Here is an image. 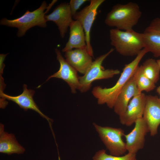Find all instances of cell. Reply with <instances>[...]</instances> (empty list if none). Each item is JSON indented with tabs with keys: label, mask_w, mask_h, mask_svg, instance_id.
Wrapping results in <instances>:
<instances>
[{
	"label": "cell",
	"mask_w": 160,
	"mask_h": 160,
	"mask_svg": "<svg viewBox=\"0 0 160 160\" xmlns=\"http://www.w3.org/2000/svg\"><path fill=\"white\" fill-rule=\"evenodd\" d=\"M147 53L145 49H143L132 61L126 64L119 79L113 87L103 88L97 86L93 88L92 93L97 99L98 104H106L109 108H113L119 93L127 82L133 76L140 62Z\"/></svg>",
	"instance_id": "6da1fadb"
},
{
	"label": "cell",
	"mask_w": 160,
	"mask_h": 160,
	"mask_svg": "<svg viewBox=\"0 0 160 160\" xmlns=\"http://www.w3.org/2000/svg\"><path fill=\"white\" fill-rule=\"evenodd\" d=\"M142 15L138 4L130 2L117 4L106 15L104 22L111 27L124 31L131 30L137 23Z\"/></svg>",
	"instance_id": "7a4b0ae2"
},
{
	"label": "cell",
	"mask_w": 160,
	"mask_h": 160,
	"mask_svg": "<svg viewBox=\"0 0 160 160\" xmlns=\"http://www.w3.org/2000/svg\"><path fill=\"white\" fill-rule=\"evenodd\" d=\"M109 35L111 44L123 56H137L144 49L143 33L133 30L124 31L115 28L110 30Z\"/></svg>",
	"instance_id": "3957f363"
},
{
	"label": "cell",
	"mask_w": 160,
	"mask_h": 160,
	"mask_svg": "<svg viewBox=\"0 0 160 160\" xmlns=\"http://www.w3.org/2000/svg\"><path fill=\"white\" fill-rule=\"evenodd\" d=\"M48 7L46 2L44 1L38 9L32 12L27 10L19 17L12 20H8L6 18H2L0 20V24L17 28V36L22 37L28 30L35 26L42 28L47 27V21L45 18L46 12L44 11Z\"/></svg>",
	"instance_id": "277c9868"
},
{
	"label": "cell",
	"mask_w": 160,
	"mask_h": 160,
	"mask_svg": "<svg viewBox=\"0 0 160 160\" xmlns=\"http://www.w3.org/2000/svg\"><path fill=\"white\" fill-rule=\"evenodd\" d=\"M114 50L111 49L107 52L97 57L93 61L84 75L79 76L80 87L79 90L82 93L89 90L92 83L96 80L108 79L120 73L118 69H105L102 66L105 59Z\"/></svg>",
	"instance_id": "5b68a950"
},
{
	"label": "cell",
	"mask_w": 160,
	"mask_h": 160,
	"mask_svg": "<svg viewBox=\"0 0 160 160\" xmlns=\"http://www.w3.org/2000/svg\"><path fill=\"white\" fill-rule=\"evenodd\" d=\"M93 124L101 140L111 155L120 156L127 151L126 143L122 139L124 132L120 128L102 126L95 123Z\"/></svg>",
	"instance_id": "8992f818"
},
{
	"label": "cell",
	"mask_w": 160,
	"mask_h": 160,
	"mask_svg": "<svg viewBox=\"0 0 160 160\" xmlns=\"http://www.w3.org/2000/svg\"><path fill=\"white\" fill-rule=\"evenodd\" d=\"M104 0H91L90 4L80 11L77 12L73 16L75 20L78 21L84 31L86 43V48L90 55L94 58L93 52L90 43V31L92 24L97 13L100 6Z\"/></svg>",
	"instance_id": "52a82bcc"
},
{
	"label": "cell",
	"mask_w": 160,
	"mask_h": 160,
	"mask_svg": "<svg viewBox=\"0 0 160 160\" xmlns=\"http://www.w3.org/2000/svg\"><path fill=\"white\" fill-rule=\"evenodd\" d=\"M135 123L133 129L129 133L124 135V136L128 152L136 154L139 150L143 148L145 137L149 131L143 116L139 118Z\"/></svg>",
	"instance_id": "ba28073f"
},
{
	"label": "cell",
	"mask_w": 160,
	"mask_h": 160,
	"mask_svg": "<svg viewBox=\"0 0 160 160\" xmlns=\"http://www.w3.org/2000/svg\"><path fill=\"white\" fill-rule=\"evenodd\" d=\"M57 59L60 63L59 70L49 76L46 81L52 78L61 79L65 81L70 87L71 92L75 94L76 90L80 87L79 77L77 71L69 64L62 56L60 51L57 48L55 49Z\"/></svg>",
	"instance_id": "9c48e42d"
},
{
	"label": "cell",
	"mask_w": 160,
	"mask_h": 160,
	"mask_svg": "<svg viewBox=\"0 0 160 160\" xmlns=\"http://www.w3.org/2000/svg\"><path fill=\"white\" fill-rule=\"evenodd\" d=\"M143 117L148 127L151 135H156L160 124V97L156 95H146Z\"/></svg>",
	"instance_id": "30bf717a"
},
{
	"label": "cell",
	"mask_w": 160,
	"mask_h": 160,
	"mask_svg": "<svg viewBox=\"0 0 160 160\" xmlns=\"http://www.w3.org/2000/svg\"><path fill=\"white\" fill-rule=\"evenodd\" d=\"M69 3L65 2L57 6L49 14L45 15L46 21H52L57 25L60 35L63 38L73 20Z\"/></svg>",
	"instance_id": "8fae6325"
},
{
	"label": "cell",
	"mask_w": 160,
	"mask_h": 160,
	"mask_svg": "<svg viewBox=\"0 0 160 160\" xmlns=\"http://www.w3.org/2000/svg\"><path fill=\"white\" fill-rule=\"evenodd\" d=\"M146 95L141 93L130 100L125 112L119 116L120 123L131 126L139 117L143 116L145 103Z\"/></svg>",
	"instance_id": "7c38bea8"
},
{
	"label": "cell",
	"mask_w": 160,
	"mask_h": 160,
	"mask_svg": "<svg viewBox=\"0 0 160 160\" xmlns=\"http://www.w3.org/2000/svg\"><path fill=\"white\" fill-rule=\"evenodd\" d=\"M23 93L17 96H10L4 93L3 92H0L1 100L2 99L4 100V99L14 102L25 111H27L28 109L34 111L39 114L41 116L47 120L51 127V119L41 111L33 100V96L35 93V91L28 89L26 84L23 85Z\"/></svg>",
	"instance_id": "4fadbf2b"
},
{
	"label": "cell",
	"mask_w": 160,
	"mask_h": 160,
	"mask_svg": "<svg viewBox=\"0 0 160 160\" xmlns=\"http://www.w3.org/2000/svg\"><path fill=\"white\" fill-rule=\"evenodd\" d=\"M66 60L77 72L84 74L92 62V57L86 47L66 52Z\"/></svg>",
	"instance_id": "5bb4252c"
},
{
	"label": "cell",
	"mask_w": 160,
	"mask_h": 160,
	"mask_svg": "<svg viewBox=\"0 0 160 160\" xmlns=\"http://www.w3.org/2000/svg\"><path fill=\"white\" fill-rule=\"evenodd\" d=\"M141 93L138 89L133 75L126 83L117 97L113 107L115 113L119 116L123 114L132 98Z\"/></svg>",
	"instance_id": "9a60e30c"
},
{
	"label": "cell",
	"mask_w": 160,
	"mask_h": 160,
	"mask_svg": "<svg viewBox=\"0 0 160 160\" xmlns=\"http://www.w3.org/2000/svg\"><path fill=\"white\" fill-rule=\"evenodd\" d=\"M69 27V39L62 51L65 52L74 49L86 47L85 32L80 22L77 20H73Z\"/></svg>",
	"instance_id": "2e32d148"
},
{
	"label": "cell",
	"mask_w": 160,
	"mask_h": 160,
	"mask_svg": "<svg viewBox=\"0 0 160 160\" xmlns=\"http://www.w3.org/2000/svg\"><path fill=\"white\" fill-rule=\"evenodd\" d=\"M25 148L17 140L15 135L4 131V124L0 125V152L10 155L22 154Z\"/></svg>",
	"instance_id": "e0dca14e"
},
{
	"label": "cell",
	"mask_w": 160,
	"mask_h": 160,
	"mask_svg": "<svg viewBox=\"0 0 160 160\" xmlns=\"http://www.w3.org/2000/svg\"><path fill=\"white\" fill-rule=\"evenodd\" d=\"M144 48L155 57H160V33L145 30L143 33Z\"/></svg>",
	"instance_id": "ac0fdd59"
},
{
	"label": "cell",
	"mask_w": 160,
	"mask_h": 160,
	"mask_svg": "<svg viewBox=\"0 0 160 160\" xmlns=\"http://www.w3.org/2000/svg\"><path fill=\"white\" fill-rule=\"evenodd\" d=\"M140 67L144 75L155 84L159 79L160 65L155 59L146 60Z\"/></svg>",
	"instance_id": "d6986e66"
},
{
	"label": "cell",
	"mask_w": 160,
	"mask_h": 160,
	"mask_svg": "<svg viewBox=\"0 0 160 160\" xmlns=\"http://www.w3.org/2000/svg\"><path fill=\"white\" fill-rule=\"evenodd\" d=\"M133 76L138 89L140 93L144 91L149 92L156 87L155 84L144 75L140 66H139L137 68Z\"/></svg>",
	"instance_id": "ffe728a7"
},
{
	"label": "cell",
	"mask_w": 160,
	"mask_h": 160,
	"mask_svg": "<svg viewBox=\"0 0 160 160\" xmlns=\"http://www.w3.org/2000/svg\"><path fill=\"white\" fill-rule=\"evenodd\" d=\"M136 154L128 153L123 156L108 154L103 149L96 152L92 157L93 160H137Z\"/></svg>",
	"instance_id": "44dd1931"
},
{
	"label": "cell",
	"mask_w": 160,
	"mask_h": 160,
	"mask_svg": "<svg viewBox=\"0 0 160 160\" xmlns=\"http://www.w3.org/2000/svg\"><path fill=\"white\" fill-rule=\"evenodd\" d=\"M89 1L87 0H71L69 4V7L73 16L77 12V10L84 3Z\"/></svg>",
	"instance_id": "7402d4cb"
},
{
	"label": "cell",
	"mask_w": 160,
	"mask_h": 160,
	"mask_svg": "<svg viewBox=\"0 0 160 160\" xmlns=\"http://www.w3.org/2000/svg\"><path fill=\"white\" fill-rule=\"evenodd\" d=\"M145 30L160 33V18H156L152 20Z\"/></svg>",
	"instance_id": "603a6c76"
},
{
	"label": "cell",
	"mask_w": 160,
	"mask_h": 160,
	"mask_svg": "<svg viewBox=\"0 0 160 160\" xmlns=\"http://www.w3.org/2000/svg\"><path fill=\"white\" fill-rule=\"evenodd\" d=\"M156 92L160 95V86L156 88Z\"/></svg>",
	"instance_id": "cb8c5ba5"
},
{
	"label": "cell",
	"mask_w": 160,
	"mask_h": 160,
	"mask_svg": "<svg viewBox=\"0 0 160 160\" xmlns=\"http://www.w3.org/2000/svg\"><path fill=\"white\" fill-rule=\"evenodd\" d=\"M157 60V62H158V63L159 64V65H160V59L158 60Z\"/></svg>",
	"instance_id": "d4e9b609"
}]
</instances>
